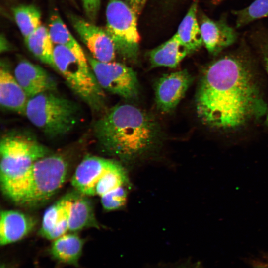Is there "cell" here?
<instances>
[{"label":"cell","mask_w":268,"mask_h":268,"mask_svg":"<svg viewBox=\"0 0 268 268\" xmlns=\"http://www.w3.org/2000/svg\"><path fill=\"white\" fill-rule=\"evenodd\" d=\"M237 28L261 18L268 17V0H255L249 6L232 12Z\"/></svg>","instance_id":"cb8c5ba5"},{"label":"cell","mask_w":268,"mask_h":268,"mask_svg":"<svg viewBox=\"0 0 268 268\" xmlns=\"http://www.w3.org/2000/svg\"><path fill=\"white\" fill-rule=\"evenodd\" d=\"M198 0L194 1L180 23L175 36L188 54L200 49L203 44L197 13Z\"/></svg>","instance_id":"ac0fdd59"},{"label":"cell","mask_w":268,"mask_h":268,"mask_svg":"<svg viewBox=\"0 0 268 268\" xmlns=\"http://www.w3.org/2000/svg\"><path fill=\"white\" fill-rule=\"evenodd\" d=\"M195 104L202 123L224 132L261 118L268 108L250 67L242 57L232 55L213 62L204 70Z\"/></svg>","instance_id":"6da1fadb"},{"label":"cell","mask_w":268,"mask_h":268,"mask_svg":"<svg viewBox=\"0 0 268 268\" xmlns=\"http://www.w3.org/2000/svg\"><path fill=\"white\" fill-rule=\"evenodd\" d=\"M128 191L120 190L101 197V202L104 210H114L123 206L126 202Z\"/></svg>","instance_id":"d4e9b609"},{"label":"cell","mask_w":268,"mask_h":268,"mask_svg":"<svg viewBox=\"0 0 268 268\" xmlns=\"http://www.w3.org/2000/svg\"><path fill=\"white\" fill-rule=\"evenodd\" d=\"M48 29L54 44L66 47L80 61L88 63L87 56L82 47L57 13H54L51 15Z\"/></svg>","instance_id":"44dd1931"},{"label":"cell","mask_w":268,"mask_h":268,"mask_svg":"<svg viewBox=\"0 0 268 268\" xmlns=\"http://www.w3.org/2000/svg\"><path fill=\"white\" fill-rule=\"evenodd\" d=\"M10 48V44L4 37L1 36L0 38V52L8 51Z\"/></svg>","instance_id":"f1b7e54d"},{"label":"cell","mask_w":268,"mask_h":268,"mask_svg":"<svg viewBox=\"0 0 268 268\" xmlns=\"http://www.w3.org/2000/svg\"><path fill=\"white\" fill-rule=\"evenodd\" d=\"M261 50L263 57V60L265 65V67L268 75V42L262 43ZM267 122L268 124V105L267 108Z\"/></svg>","instance_id":"83f0119b"},{"label":"cell","mask_w":268,"mask_h":268,"mask_svg":"<svg viewBox=\"0 0 268 268\" xmlns=\"http://www.w3.org/2000/svg\"><path fill=\"white\" fill-rule=\"evenodd\" d=\"M200 27L203 44L208 52L214 55L232 45L237 39L236 32L223 18L214 20L203 15Z\"/></svg>","instance_id":"4fadbf2b"},{"label":"cell","mask_w":268,"mask_h":268,"mask_svg":"<svg viewBox=\"0 0 268 268\" xmlns=\"http://www.w3.org/2000/svg\"><path fill=\"white\" fill-rule=\"evenodd\" d=\"M14 75L28 98L48 91H56V81L41 66L23 60L16 65Z\"/></svg>","instance_id":"8fae6325"},{"label":"cell","mask_w":268,"mask_h":268,"mask_svg":"<svg viewBox=\"0 0 268 268\" xmlns=\"http://www.w3.org/2000/svg\"><path fill=\"white\" fill-rule=\"evenodd\" d=\"M266 268H268V267Z\"/></svg>","instance_id":"4dcf8cb0"},{"label":"cell","mask_w":268,"mask_h":268,"mask_svg":"<svg viewBox=\"0 0 268 268\" xmlns=\"http://www.w3.org/2000/svg\"><path fill=\"white\" fill-rule=\"evenodd\" d=\"M49 149L26 131H10L0 141V182L8 199L21 205L32 168Z\"/></svg>","instance_id":"3957f363"},{"label":"cell","mask_w":268,"mask_h":268,"mask_svg":"<svg viewBox=\"0 0 268 268\" xmlns=\"http://www.w3.org/2000/svg\"><path fill=\"white\" fill-rule=\"evenodd\" d=\"M67 159L51 154L37 160L28 178L21 205L36 206L49 200L63 186L67 175Z\"/></svg>","instance_id":"8992f818"},{"label":"cell","mask_w":268,"mask_h":268,"mask_svg":"<svg viewBox=\"0 0 268 268\" xmlns=\"http://www.w3.org/2000/svg\"><path fill=\"white\" fill-rule=\"evenodd\" d=\"M72 193H68L50 206L45 211L39 230V234L47 239L49 235L59 223L69 218V209Z\"/></svg>","instance_id":"7402d4cb"},{"label":"cell","mask_w":268,"mask_h":268,"mask_svg":"<svg viewBox=\"0 0 268 268\" xmlns=\"http://www.w3.org/2000/svg\"><path fill=\"white\" fill-rule=\"evenodd\" d=\"M69 19L93 58L102 62L114 61L117 49L105 29L75 15H70Z\"/></svg>","instance_id":"9c48e42d"},{"label":"cell","mask_w":268,"mask_h":268,"mask_svg":"<svg viewBox=\"0 0 268 268\" xmlns=\"http://www.w3.org/2000/svg\"><path fill=\"white\" fill-rule=\"evenodd\" d=\"M29 98L7 64L0 66V104L2 108L24 115Z\"/></svg>","instance_id":"5bb4252c"},{"label":"cell","mask_w":268,"mask_h":268,"mask_svg":"<svg viewBox=\"0 0 268 268\" xmlns=\"http://www.w3.org/2000/svg\"><path fill=\"white\" fill-rule=\"evenodd\" d=\"M81 113L75 101L48 91L29 99L25 116L45 135L54 138L71 132L80 123Z\"/></svg>","instance_id":"277c9868"},{"label":"cell","mask_w":268,"mask_h":268,"mask_svg":"<svg viewBox=\"0 0 268 268\" xmlns=\"http://www.w3.org/2000/svg\"><path fill=\"white\" fill-rule=\"evenodd\" d=\"M101 0H81L86 16L91 20L95 19Z\"/></svg>","instance_id":"484cf974"},{"label":"cell","mask_w":268,"mask_h":268,"mask_svg":"<svg viewBox=\"0 0 268 268\" xmlns=\"http://www.w3.org/2000/svg\"><path fill=\"white\" fill-rule=\"evenodd\" d=\"M89 228H100L92 204L87 196L75 190L69 205L68 232L77 233Z\"/></svg>","instance_id":"e0dca14e"},{"label":"cell","mask_w":268,"mask_h":268,"mask_svg":"<svg viewBox=\"0 0 268 268\" xmlns=\"http://www.w3.org/2000/svg\"><path fill=\"white\" fill-rule=\"evenodd\" d=\"M56 70L65 79L71 91L92 111H102L106 95L88 63L80 61L67 48L56 45L54 49Z\"/></svg>","instance_id":"5b68a950"},{"label":"cell","mask_w":268,"mask_h":268,"mask_svg":"<svg viewBox=\"0 0 268 268\" xmlns=\"http://www.w3.org/2000/svg\"><path fill=\"white\" fill-rule=\"evenodd\" d=\"M193 81L186 69L163 75L155 84V101L163 113L174 110L185 96Z\"/></svg>","instance_id":"30bf717a"},{"label":"cell","mask_w":268,"mask_h":268,"mask_svg":"<svg viewBox=\"0 0 268 268\" xmlns=\"http://www.w3.org/2000/svg\"><path fill=\"white\" fill-rule=\"evenodd\" d=\"M116 162L96 156H86L76 168L71 178V185L82 194L94 196L95 185Z\"/></svg>","instance_id":"7c38bea8"},{"label":"cell","mask_w":268,"mask_h":268,"mask_svg":"<svg viewBox=\"0 0 268 268\" xmlns=\"http://www.w3.org/2000/svg\"><path fill=\"white\" fill-rule=\"evenodd\" d=\"M106 17L105 30L114 42L117 53L127 59L135 60L140 39L137 14L127 3L111 0L106 7Z\"/></svg>","instance_id":"52a82bcc"},{"label":"cell","mask_w":268,"mask_h":268,"mask_svg":"<svg viewBox=\"0 0 268 268\" xmlns=\"http://www.w3.org/2000/svg\"><path fill=\"white\" fill-rule=\"evenodd\" d=\"M35 220L16 210H3L0 215V244L4 246L25 238L34 229Z\"/></svg>","instance_id":"9a60e30c"},{"label":"cell","mask_w":268,"mask_h":268,"mask_svg":"<svg viewBox=\"0 0 268 268\" xmlns=\"http://www.w3.org/2000/svg\"><path fill=\"white\" fill-rule=\"evenodd\" d=\"M24 41L28 49L35 57L56 69L54 60V43L48 28L41 25Z\"/></svg>","instance_id":"ffe728a7"},{"label":"cell","mask_w":268,"mask_h":268,"mask_svg":"<svg viewBox=\"0 0 268 268\" xmlns=\"http://www.w3.org/2000/svg\"><path fill=\"white\" fill-rule=\"evenodd\" d=\"M127 3L138 15L141 11L147 0H125Z\"/></svg>","instance_id":"4316f807"},{"label":"cell","mask_w":268,"mask_h":268,"mask_svg":"<svg viewBox=\"0 0 268 268\" xmlns=\"http://www.w3.org/2000/svg\"><path fill=\"white\" fill-rule=\"evenodd\" d=\"M85 243L77 233L68 232L52 241L48 255L58 264L78 268Z\"/></svg>","instance_id":"2e32d148"},{"label":"cell","mask_w":268,"mask_h":268,"mask_svg":"<svg viewBox=\"0 0 268 268\" xmlns=\"http://www.w3.org/2000/svg\"><path fill=\"white\" fill-rule=\"evenodd\" d=\"M13 13L24 39L41 25L40 10L33 5L16 6L13 9Z\"/></svg>","instance_id":"603a6c76"},{"label":"cell","mask_w":268,"mask_h":268,"mask_svg":"<svg viewBox=\"0 0 268 268\" xmlns=\"http://www.w3.org/2000/svg\"><path fill=\"white\" fill-rule=\"evenodd\" d=\"M102 149L126 165H136L156 156L163 140L160 125L150 114L131 104L107 110L93 125Z\"/></svg>","instance_id":"7a4b0ae2"},{"label":"cell","mask_w":268,"mask_h":268,"mask_svg":"<svg viewBox=\"0 0 268 268\" xmlns=\"http://www.w3.org/2000/svg\"><path fill=\"white\" fill-rule=\"evenodd\" d=\"M188 52L175 35L170 39L151 50L148 54L153 67H165L176 68Z\"/></svg>","instance_id":"d6986e66"},{"label":"cell","mask_w":268,"mask_h":268,"mask_svg":"<svg viewBox=\"0 0 268 268\" xmlns=\"http://www.w3.org/2000/svg\"><path fill=\"white\" fill-rule=\"evenodd\" d=\"M88 63L104 90L127 99L136 98L138 82L135 72L116 62H102L87 56Z\"/></svg>","instance_id":"ba28073f"},{"label":"cell","mask_w":268,"mask_h":268,"mask_svg":"<svg viewBox=\"0 0 268 268\" xmlns=\"http://www.w3.org/2000/svg\"><path fill=\"white\" fill-rule=\"evenodd\" d=\"M0 268H12L8 264L5 263H1L0 264Z\"/></svg>","instance_id":"f546056e"}]
</instances>
